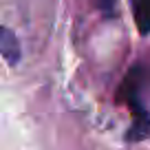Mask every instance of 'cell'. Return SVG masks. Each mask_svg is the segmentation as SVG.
<instances>
[{"instance_id":"277c9868","label":"cell","mask_w":150,"mask_h":150,"mask_svg":"<svg viewBox=\"0 0 150 150\" xmlns=\"http://www.w3.org/2000/svg\"><path fill=\"white\" fill-rule=\"evenodd\" d=\"M95 5L106 18H115L117 13V0H95Z\"/></svg>"},{"instance_id":"3957f363","label":"cell","mask_w":150,"mask_h":150,"mask_svg":"<svg viewBox=\"0 0 150 150\" xmlns=\"http://www.w3.org/2000/svg\"><path fill=\"white\" fill-rule=\"evenodd\" d=\"M2 55H5V60L9 62V64H13L16 60L20 57V47H18V40H16V35L11 33V29H2Z\"/></svg>"},{"instance_id":"7a4b0ae2","label":"cell","mask_w":150,"mask_h":150,"mask_svg":"<svg viewBox=\"0 0 150 150\" xmlns=\"http://www.w3.org/2000/svg\"><path fill=\"white\" fill-rule=\"evenodd\" d=\"M130 11L135 18L137 31L141 35L150 33V0H130Z\"/></svg>"},{"instance_id":"6da1fadb","label":"cell","mask_w":150,"mask_h":150,"mask_svg":"<svg viewBox=\"0 0 150 150\" xmlns=\"http://www.w3.org/2000/svg\"><path fill=\"white\" fill-rule=\"evenodd\" d=\"M150 84V69L146 64H132L119 86V99L132 112V126L128 128V141H139L150 132V115L144 106V93Z\"/></svg>"}]
</instances>
